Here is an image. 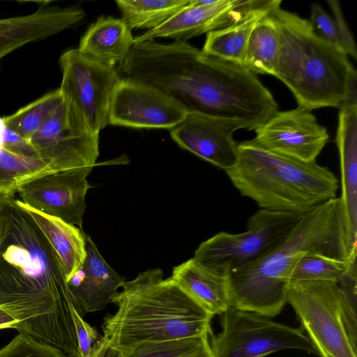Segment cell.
I'll list each match as a JSON object with an SVG mask.
<instances>
[{"label":"cell","instance_id":"cell-1","mask_svg":"<svg viewBox=\"0 0 357 357\" xmlns=\"http://www.w3.org/2000/svg\"><path fill=\"white\" fill-rule=\"evenodd\" d=\"M74 305L59 258L15 193L0 194V308L15 329L81 357Z\"/></svg>","mask_w":357,"mask_h":357},{"label":"cell","instance_id":"cell-2","mask_svg":"<svg viewBox=\"0 0 357 357\" xmlns=\"http://www.w3.org/2000/svg\"><path fill=\"white\" fill-rule=\"evenodd\" d=\"M356 257L349 251L340 197L303 214L287 236L264 257L230 272L231 306L270 318L287 303L293 271L305 256Z\"/></svg>","mask_w":357,"mask_h":357},{"label":"cell","instance_id":"cell-3","mask_svg":"<svg viewBox=\"0 0 357 357\" xmlns=\"http://www.w3.org/2000/svg\"><path fill=\"white\" fill-rule=\"evenodd\" d=\"M112 298L117 310L105 317L102 329L109 349L126 355L146 342L209 337L213 317L159 268L130 281Z\"/></svg>","mask_w":357,"mask_h":357},{"label":"cell","instance_id":"cell-4","mask_svg":"<svg viewBox=\"0 0 357 357\" xmlns=\"http://www.w3.org/2000/svg\"><path fill=\"white\" fill-rule=\"evenodd\" d=\"M269 15L280 45L273 76L289 88L299 107H339L356 72L347 54L319 37L308 20L280 6Z\"/></svg>","mask_w":357,"mask_h":357},{"label":"cell","instance_id":"cell-5","mask_svg":"<svg viewBox=\"0 0 357 357\" xmlns=\"http://www.w3.org/2000/svg\"><path fill=\"white\" fill-rule=\"evenodd\" d=\"M225 172L242 196L276 212L303 215L335 198L339 188L328 167L269 151L252 140L238 144L237 161Z\"/></svg>","mask_w":357,"mask_h":357},{"label":"cell","instance_id":"cell-6","mask_svg":"<svg viewBox=\"0 0 357 357\" xmlns=\"http://www.w3.org/2000/svg\"><path fill=\"white\" fill-rule=\"evenodd\" d=\"M291 305L320 357H357L356 300L331 281H291Z\"/></svg>","mask_w":357,"mask_h":357},{"label":"cell","instance_id":"cell-7","mask_svg":"<svg viewBox=\"0 0 357 357\" xmlns=\"http://www.w3.org/2000/svg\"><path fill=\"white\" fill-rule=\"evenodd\" d=\"M220 316L221 331L210 342L213 357H266L290 349L317 355L300 328L232 306Z\"/></svg>","mask_w":357,"mask_h":357},{"label":"cell","instance_id":"cell-8","mask_svg":"<svg viewBox=\"0 0 357 357\" xmlns=\"http://www.w3.org/2000/svg\"><path fill=\"white\" fill-rule=\"evenodd\" d=\"M301 214L259 209L238 234L221 231L202 242L193 261L209 268H241L275 248L299 221Z\"/></svg>","mask_w":357,"mask_h":357},{"label":"cell","instance_id":"cell-9","mask_svg":"<svg viewBox=\"0 0 357 357\" xmlns=\"http://www.w3.org/2000/svg\"><path fill=\"white\" fill-rule=\"evenodd\" d=\"M59 63L62 73L59 88L89 129L99 136L109 124L112 100L121 81L116 69L82 55L77 49L64 52Z\"/></svg>","mask_w":357,"mask_h":357},{"label":"cell","instance_id":"cell-10","mask_svg":"<svg viewBox=\"0 0 357 357\" xmlns=\"http://www.w3.org/2000/svg\"><path fill=\"white\" fill-rule=\"evenodd\" d=\"M29 140L50 172L94 167L99 155V136L89 129L63 97L53 114Z\"/></svg>","mask_w":357,"mask_h":357},{"label":"cell","instance_id":"cell-11","mask_svg":"<svg viewBox=\"0 0 357 357\" xmlns=\"http://www.w3.org/2000/svg\"><path fill=\"white\" fill-rule=\"evenodd\" d=\"M93 167L48 173L21 184L15 191L26 206L82 229L87 181Z\"/></svg>","mask_w":357,"mask_h":357},{"label":"cell","instance_id":"cell-12","mask_svg":"<svg viewBox=\"0 0 357 357\" xmlns=\"http://www.w3.org/2000/svg\"><path fill=\"white\" fill-rule=\"evenodd\" d=\"M311 111L299 106L278 111L254 130L252 140L269 151L304 162H315L329 135Z\"/></svg>","mask_w":357,"mask_h":357},{"label":"cell","instance_id":"cell-13","mask_svg":"<svg viewBox=\"0 0 357 357\" xmlns=\"http://www.w3.org/2000/svg\"><path fill=\"white\" fill-rule=\"evenodd\" d=\"M267 0H190L189 3L159 27L134 37V43L169 38L187 42L191 38L236 24Z\"/></svg>","mask_w":357,"mask_h":357},{"label":"cell","instance_id":"cell-14","mask_svg":"<svg viewBox=\"0 0 357 357\" xmlns=\"http://www.w3.org/2000/svg\"><path fill=\"white\" fill-rule=\"evenodd\" d=\"M188 112L158 89L121 79L111 102L109 124L134 128L171 130Z\"/></svg>","mask_w":357,"mask_h":357},{"label":"cell","instance_id":"cell-15","mask_svg":"<svg viewBox=\"0 0 357 357\" xmlns=\"http://www.w3.org/2000/svg\"><path fill=\"white\" fill-rule=\"evenodd\" d=\"M238 129L248 126L237 120L188 112L169 132L181 148L226 172L237 161L238 143L233 134Z\"/></svg>","mask_w":357,"mask_h":357},{"label":"cell","instance_id":"cell-16","mask_svg":"<svg viewBox=\"0 0 357 357\" xmlns=\"http://www.w3.org/2000/svg\"><path fill=\"white\" fill-rule=\"evenodd\" d=\"M85 243V259L67 280L74 307L82 317L105 308L126 281L105 261L86 234Z\"/></svg>","mask_w":357,"mask_h":357},{"label":"cell","instance_id":"cell-17","mask_svg":"<svg viewBox=\"0 0 357 357\" xmlns=\"http://www.w3.org/2000/svg\"><path fill=\"white\" fill-rule=\"evenodd\" d=\"M84 17L79 8L43 6L29 15L0 19V60L30 43L77 26Z\"/></svg>","mask_w":357,"mask_h":357},{"label":"cell","instance_id":"cell-18","mask_svg":"<svg viewBox=\"0 0 357 357\" xmlns=\"http://www.w3.org/2000/svg\"><path fill=\"white\" fill-rule=\"evenodd\" d=\"M336 144L341 174L340 197L351 255L357 253V103L339 107Z\"/></svg>","mask_w":357,"mask_h":357},{"label":"cell","instance_id":"cell-19","mask_svg":"<svg viewBox=\"0 0 357 357\" xmlns=\"http://www.w3.org/2000/svg\"><path fill=\"white\" fill-rule=\"evenodd\" d=\"M230 272L204 267L190 259L174 268L171 278L211 315H221L231 306Z\"/></svg>","mask_w":357,"mask_h":357},{"label":"cell","instance_id":"cell-20","mask_svg":"<svg viewBox=\"0 0 357 357\" xmlns=\"http://www.w3.org/2000/svg\"><path fill=\"white\" fill-rule=\"evenodd\" d=\"M131 31L122 18L100 16L82 36L77 50L88 59L116 69L134 44Z\"/></svg>","mask_w":357,"mask_h":357},{"label":"cell","instance_id":"cell-21","mask_svg":"<svg viewBox=\"0 0 357 357\" xmlns=\"http://www.w3.org/2000/svg\"><path fill=\"white\" fill-rule=\"evenodd\" d=\"M24 206L56 252L68 280L85 259V234L76 226Z\"/></svg>","mask_w":357,"mask_h":357},{"label":"cell","instance_id":"cell-22","mask_svg":"<svg viewBox=\"0 0 357 357\" xmlns=\"http://www.w3.org/2000/svg\"><path fill=\"white\" fill-rule=\"evenodd\" d=\"M281 0L268 1L241 22L206 34L202 51L215 57L243 65L250 33L256 24L273 9Z\"/></svg>","mask_w":357,"mask_h":357},{"label":"cell","instance_id":"cell-23","mask_svg":"<svg viewBox=\"0 0 357 357\" xmlns=\"http://www.w3.org/2000/svg\"><path fill=\"white\" fill-rule=\"evenodd\" d=\"M279 46L276 26L268 13L256 24L250 33L243 66L255 75H273Z\"/></svg>","mask_w":357,"mask_h":357},{"label":"cell","instance_id":"cell-24","mask_svg":"<svg viewBox=\"0 0 357 357\" xmlns=\"http://www.w3.org/2000/svg\"><path fill=\"white\" fill-rule=\"evenodd\" d=\"M190 0H117L122 19L132 30H153L186 6Z\"/></svg>","mask_w":357,"mask_h":357},{"label":"cell","instance_id":"cell-25","mask_svg":"<svg viewBox=\"0 0 357 357\" xmlns=\"http://www.w3.org/2000/svg\"><path fill=\"white\" fill-rule=\"evenodd\" d=\"M62 100L60 89L54 90L3 117L4 123L8 128L29 140L53 114Z\"/></svg>","mask_w":357,"mask_h":357},{"label":"cell","instance_id":"cell-26","mask_svg":"<svg viewBox=\"0 0 357 357\" xmlns=\"http://www.w3.org/2000/svg\"><path fill=\"white\" fill-rule=\"evenodd\" d=\"M116 357H213L209 337H192L141 344Z\"/></svg>","mask_w":357,"mask_h":357},{"label":"cell","instance_id":"cell-27","mask_svg":"<svg viewBox=\"0 0 357 357\" xmlns=\"http://www.w3.org/2000/svg\"><path fill=\"white\" fill-rule=\"evenodd\" d=\"M356 257L338 259L320 254L303 257L295 267L291 281H331L338 283Z\"/></svg>","mask_w":357,"mask_h":357},{"label":"cell","instance_id":"cell-28","mask_svg":"<svg viewBox=\"0 0 357 357\" xmlns=\"http://www.w3.org/2000/svg\"><path fill=\"white\" fill-rule=\"evenodd\" d=\"M6 125L0 117V194L14 191L30 175L31 158L15 154L5 148Z\"/></svg>","mask_w":357,"mask_h":357},{"label":"cell","instance_id":"cell-29","mask_svg":"<svg viewBox=\"0 0 357 357\" xmlns=\"http://www.w3.org/2000/svg\"><path fill=\"white\" fill-rule=\"evenodd\" d=\"M71 312L80 356L105 357L109 347L105 337L83 319L74 305Z\"/></svg>","mask_w":357,"mask_h":357},{"label":"cell","instance_id":"cell-30","mask_svg":"<svg viewBox=\"0 0 357 357\" xmlns=\"http://www.w3.org/2000/svg\"><path fill=\"white\" fill-rule=\"evenodd\" d=\"M0 357H68L60 349L20 333L0 349Z\"/></svg>","mask_w":357,"mask_h":357},{"label":"cell","instance_id":"cell-31","mask_svg":"<svg viewBox=\"0 0 357 357\" xmlns=\"http://www.w3.org/2000/svg\"><path fill=\"white\" fill-rule=\"evenodd\" d=\"M308 21L314 32L319 37L342 50L333 17L319 4L311 5L310 17Z\"/></svg>","mask_w":357,"mask_h":357},{"label":"cell","instance_id":"cell-32","mask_svg":"<svg viewBox=\"0 0 357 357\" xmlns=\"http://www.w3.org/2000/svg\"><path fill=\"white\" fill-rule=\"evenodd\" d=\"M327 3L333 14L337 34L344 52L356 59L357 52L354 38L344 20L341 7L337 0H328Z\"/></svg>","mask_w":357,"mask_h":357},{"label":"cell","instance_id":"cell-33","mask_svg":"<svg viewBox=\"0 0 357 357\" xmlns=\"http://www.w3.org/2000/svg\"><path fill=\"white\" fill-rule=\"evenodd\" d=\"M18 321L5 310L0 308V330L15 328Z\"/></svg>","mask_w":357,"mask_h":357},{"label":"cell","instance_id":"cell-34","mask_svg":"<svg viewBox=\"0 0 357 357\" xmlns=\"http://www.w3.org/2000/svg\"><path fill=\"white\" fill-rule=\"evenodd\" d=\"M116 354L111 349H109L105 357H116Z\"/></svg>","mask_w":357,"mask_h":357}]
</instances>
